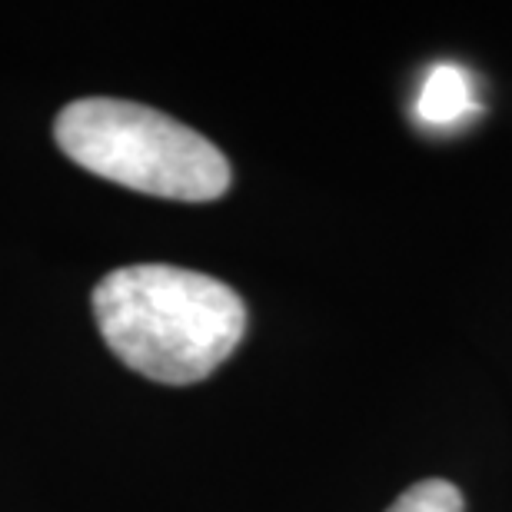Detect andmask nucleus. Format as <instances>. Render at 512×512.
<instances>
[{
  "mask_svg": "<svg viewBox=\"0 0 512 512\" xmlns=\"http://www.w3.org/2000/svg\"><path fill=\"white\" fill-rule=\"evenodd\" d=\"M90 303L110 350L163 386L207 380L247 333L240 293L183 266H124L94 286Z\"/></svg>",
  "mask_w": 512,
  "mask_h": 512,
  "instance_id": "obj_1",
  "label": "nucleus"
},
{
  "mask_svg": "<svg viewBox=\"0 0 512 512\" xmlns=\"http://www.w3.org/2000/svg\"><path fill=\"white\" fill-rule=\"evenodd\" d=\"M386 512H463V493L446 479H423L409 486Z\"/></svg>",
  "mask_w": 512,
  "mask_h": 512,
  "instance_id": "obj_4",
  "label": "nucleus"
},
{
  "mask_svg": "<svg viewBox=\"0 0 512 512\" xmlns=\"http://www.w3.org/2000/svg\"><path fill=\"white\" fill-rule=\"evenodd\" d=\"M476 114L473 80L463 67L436 64L423 80L416 100V117L429 127H453L459 120Z\"/></svg>",
  "mask_w": 512,
  "mask_h": 512,
  "instance_id": "obj_3",
  "label": "nucleus"
},
{
  "mask_svg": "<svg viewBox=\"0 0 512 512\" xmlns=\"http://www.w3.org/2000/svg\"><path fill=\"white\" fill-rule=\"evenodd\" d=\"M54 137L77 167L150 197L207 203L230 190V160L203 133L133 100H74Z\"/></svg>",
  "mask_w": 512,
  "mask_h": 512,
  "instance_id": "obj_2",
  "label": "nucleus"
}]
</instances>
